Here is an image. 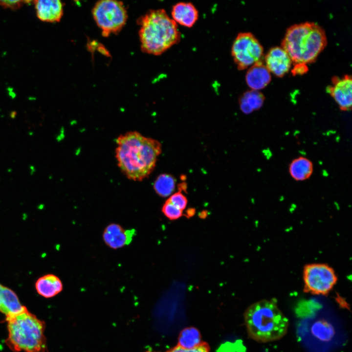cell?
<instances>
[{
    "label": "cell",
    "instance_id": "cell-18",
    "mask_svg": "<svg viewBox=\"0 0 352 352\" xmlns=\"http://www.w3.org/2000/svg\"><path fill=\"white\" fill-rule=\"evenodd\" d=\"M264 99V95L259 91L251 89L246 91L239 99L240 109L244 113H250L260 109L263 106Z\"/></svg>",
    "mask_w": 352,
    "mask_h": 352
},
{
    "label": "cell",
    "instance_id": "cell-17",
    "mask_svg": "<svg viewBox=\"0 0 352 352\" xmlns=\"http://www.w3.org/2000/svg\"><path fill=\"white\" fill-rule=\"evenodd\" d=\"M289 172L291 176L295 180H306L312 174V163L308 158L300 156L291 161L289 167Z\"/></svg>",
    "mask_w": 352,
    "mask_h": 352
},
{
    "label": "cell",
    "instance_id": "cell-19",
    "mask_svg": "<svg viewBox=\"0 0 352 352\" xmlns=\"http://www.w3.org/2000/svg\"><path fill=\"white\" fill-rule=\"evenodd\" d=\"M201 340L200 333L197 329L188 327L180 332L177 345L183 348L191 349L199 345L202 342Z\"/></svg>",
    "mask_w": 352,
    "mask_h": 352
},
{
    "label": "cell",
    "instance_id": "cell-25",
    "mask_svg": "<svg viewBox=\"0 0 352 352\" xmlns=\"http://www.w3.org/2000/svg\"><path fill=\"white\" fill-rule=\"evenodd\" d=\"M30 2L31 1L26 0H0V6L13 10L19 8L23 4Z\"/></svg>",
    "mask_w": 352,
    "mask_h": 352
},
{
    "label": "cell",
    "instance_id": "cell-15",
    "mask_svg": "<svg viewBox=\"0 0 352 352\" xmlns=\"http://www.w3.org/2000/svg\"><path fill=\"white\" fill-rule=\"evenodd\" d=\"M264 62H259L249 67L245 76L246 83L251 90L264 88L270 82L271 76Z\"/></svg>",
    "mask_w": 352,
    "mask_h": 352
},
{
    "label": "cell",
    "instance_id": "cell-9",
    "mask_svg": "<svg viewBox=\"0 0 352 352\" xmlns=\"http://www.w3.org/2000/svg\"><path fill=\"white\" fill-rule=\"evenodd\" d=\"M326 90L336 102L340 109L344 111L350 110L352 107V77L345 75L342 77L334 76L331 84L327 87Z\"/></svg>",
    "mask_w": 352,
    "mask_h": 352
},
{
    "label": "cell",
    "instance_id": "cell-7",
    "mask_svg": "<svg viewBox=\"0 0 352 352\" xmlns=\"http://www.w3.org/2000/svg\"><path fill=\"white\" fill-rule=\"evenodd\" d=\"M304 291L314 295L328 294L337 281L333 268L325 263L305 265L303 270Z\"/></svg>",
    "mask_w": 352,
    "mask_h": 352
},
{
    "label": "cell",
    "instance_id": "cell-4",
    "mask_svg": "<svg viewBox=\"0 0 352 352\" xmlns=\"http://www.w3.org/2000/svg\"><path fill=\"white\" fill-rule=\"evenodd\" d=\"M327 44L324 29L313 22L295 24L288 27L281 47L287 53L294 65L312 63Z\"/></svg>",
    "mask_w": 352,
    "mask_h": 352
},
{
    "label": "cell",
    "instance_id": "cell-12",
    "mask_svg": "<svg viewBox=\"0 0 352 352\" xmlns=\"http://www.w3.org/2000/svg\"><path fill=\"white\" fill-rule=\"evenodd\" d=\"M37 17L47 22H59L64 12V4L58 0H38L33 1Z\"/></svg>",
    "mask_w": 352,
    "mask_h": 352
},
{
    "label": "cell",
    "instance_id": "cell-2",
    "mask_svg": "<svg viewBox=\"0 0 352 352\" xmlns=\"http://www.w3.org/2000/svg\"><path fill=\"white\" fill-rule=\"evenodd\" d=\"M137 22L141 49L145 53L161 55L180 41L177 24L163 9L151 10Z\"/></svg>",
    "mask_w": 352,
    "mask_h": 352
},
{
    "label": "cell",
    "instance_id": "cell-24",
    "mask_svg": "<svg viewBox=\"0 0 352 352\" xmlns=\"http://www.w3.org/2000/svg\"><path fill=\"white\" fill-rule=\"evenodd\" d=\"M167 200L182 211L186 208L187 204V198L180 192L171 195Z\"/></svg>",
    "mask_w": 352,
    "mask_h": 352
},
{
    "label": "cell",
    "instance_id": "cell-8",
    "mask_svg": "<svg viewBox=\"0 0 352 352\" xmlns=\"http://www.w3.org/2000/svg\"><path fill=\"white\" fill-rule=\"evenodd\" d=\"M231 55L240 70L264 61L263 47L250 32H241L238 34L232 45Z\"/></svg>",
    "mask_w": 352,
    "mask_h": 352
},
{
    "label": "cell",
    "instance_id": "cell-16",
    "mask_svg": "<svg viewBox=\"0 0 352 352\" xmlns=\"http://www.w3.org/2000/svg\"><path fill=\"white\" fill-rule=\"evenodd\" d=\"M35 288L39 294L44 298H49L61 292L63 289V285L58 276L48 274L40 277L36 281Z\"/></svg>",
    "mask_w": 352,
    "mask_h": 352
},
{
    "label": "cell",
    "instance_id": "cell-10",
    "mask_svg": "<svg viewBox=\"0 0 352 352\" xmlns=\"http://www.w3.org/2000/svg\"><path fill=\"white\" fill-rule=\"evenodd\" d=\"M265 66L270 73L282 77L289 70L292 62L287 53L282 47L271 48L264 57Z\"/></svg>",
    "mask_w": 352,
    "mask_h": 352
},
{
    "label": "cell",
    "instance_id": "cell-3",
    "mask_svg": "<svg viewBox=\"0 0 352 352\" xmlns=\"http://www.w3.org/2000/svg\"><path fill=\"white\" fill-rule=\"evenodd\" d=\"M243 316L249 336L258 342L278 340L287 332L288 320L274 300L264 299L252 304Z\"/></svg>",
    "mask_w": 352,
    "mask_h": 352
},
{
    "label": "cell",
    "instance_id": "cell-1",
    "mask_svg": "<svg viewBox=\"0 0 352 352\" xmlns=\"http://www.w3.org/2000/svg\"><path fill=\"white\" fill-rule=\"evenodd\" d=\"M116 142L115 157L121 172L133 181H141L147 177L154 169L161 153L160 143L137 131L121 134Z\"/></svg>",
    "mask_w": 352,
    "mask_h": 352
},
{
    "label": "cell",
    "instance_id": "cell-14",
    "mask_svg": "<svg viewBox=\"0 0 352 352\" xmlns=\"http://www.w3.org/2000/svg\"><path fill=\"white\" fill-rule=\"evenodd\" d=\"M171 15L177 24L190 28L198 20V12L192 3L179 2L173 6Z\"/></svg>",
    "mask_w": 352,
    "mask_h": 352
},
{
    "label": "cell",
    "instance_id": "cell-6",
    "mask_svg": "<svg viewBox=\"0 0 352 352\" xmlns=\"http://www.w3.org/2000/svg\"><path fill=\"white\" fill-rule=\"evenodd\" d=\"M94 20L101 29L102 35L108 37L118 34L124 27L128 12L120 1L102 0L97 1L92 10Z\"/></svg>",
    "mask_w": 352,
    "mask_h": 352
},
{
    "label": "cell",
    "instance_id": "cell-21",
    "mask_svg": "<svg viewBox=\"0 0 352 352\" xmlns=\"http://www.w3.org/2000/svg\"><path fill=\"white\" fill-rule=\"evenodd\" d=\"M313 335L322 341H329L333 337L334 331L332 326L325 321H318L312 326Z\"/></svg>",
    "mask_w": 352,
    "mask_h": 352
},
{
    "label": "cell",
    "instance_id": "cell-23",
    "mask_svg": "<svg viewBox=\"0 0 352 352\" xmlns=\"http://www.w3.org/2000/svg\"><path fill=\"white\" fill-rule=\"evenodd\" d=\"M210 349V347L206 342H202L199 345L193 349H187L177 345L165 352H209Z\"/></svg>",
    "mask_w": 352,
    "mask_h": 352
},
{
    "label": "cell",
    "instance_id": "cell-22",
    "mask_svg": "<svg viewBox=\"0 0 352 352\" xmlns=\"http://www.w3.org/2000/svg\"><path fill=\"white\" fill-rule=\"evenodd\" d=\"M162 210L164 215L170 220L177 219L182 214V210L174 206L168 200L164 204Z\"/></svg>",
    "mask_w": 352,
    "mask_h": 352
},
{
    "label": "cell",
    "instance_id": "cell-26",
    "mask_svg": "<svg viewBox=\"0 0 352 352\" xmlns=\"http://www.w3.org/2000/svg\"><path fill=\"white\" fill-rule=\"evenodd\" d=\"M308 71V67L307 65L303 64H298L294 65V66L292 70L293 75L304 74Z\"/></svg>",
    "mask_w": 352,
    "mask_h": 352
},
{
    "label": "cell",
    "instance_id": "cell-5",
    "mask_svg": "<svg viewBox=\"0 0 352 352\" xmlns=\"http://www.w3.org/2000/svg\"><path fill=\"white\" fill-rule=\"evenodd\" d=\"M8 337L7 346L14 352H45L46 340L44 322L27 309L6 318Z\"/></svg>",
    "mask_w": 352,
    "mask_h": 352
},
{
    "label": "cell",
    "instance_id": "cell-20",
    "mask_svg": "<svg viewBox=\"0 0 352 352\" xmlns=\"http://www.w3.org/2000/svg\"><path fill=\"white\" fill-rule=\"evenodd\" d=\"M175 185L176 180L173 176L163 174L157 177L154 184V188L158 195L166 197L172 194Z\"/></svg>",
    "mask_w": 352,
    "mask_h": 352
},
{
    "label": "cell",
    "instance_id": "cell-13",
    "mask_svg": "<svg viewBox=\"0 0 352 352\" xmlns=\"http://www.w3.org/2000/svg\"><path fill=\"white\" fill-rule=\"evenodd\" d=\"M27 309L22 305L18 296L11 289L0 283V312L9 318Z\"/></svg>",
    "mask_w": 352,
    "mask_h": 352
},
{
    "label": "cell",
    "instance_id": "cell-11",
    "mask_svg": "<svg viewBox=\"0 0 352 352\" xmlns=\"http://www.w3.org/2000/svg\"><path fill=\"white\" fill-rule=\"evenodd\" d=\"M134 229H125L119 224H109L104 230L103 239L110 248L117 249L129 244L136 232Z\"/></svg>",
    "mask_w": 352,
    "mask_h": 352
}]
</instances>
